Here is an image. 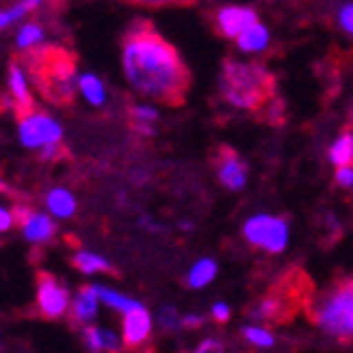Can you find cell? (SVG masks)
Returning a JSON list of instances; mask_svg holds the SVG:
<instances>
[{"label": "cell", "mask_w": 353, "mask_h": 353, "mask_svg": "<svg viewBox=\"0 0 353 353\" xmlns=\"http://www.w3.org/2000/svg\"><path fill=\"white\" fill-rule=\"evenodd\" d=\"M159 109L151 104H136L131 109V119H134V124H156L159 121Z\"/></svg>", "instance_id": "484cf974"}, {"label": "cell", "mask_w": 353, "mask_h": 353, "mask_svg": "<svg viewBox=\"0 0 353 353\" xmlns=\"http://www.w3.org/2000/svg\"><path fill=\"white\" fill-rule=\"evenodd\" d=\"M309 296H312V282L304 272L294 270L254 306L250 316L257 321H287L292 314L299 312L304 301H309Z\"/></svg>", "instance_id": "277c9868"}, {"label": "cell", "mask_w": 353, "mask_h": 353, "mask_svg": "<svg viewBox=\"0 0 353 353\" xmlns=\"http://www.w3.org/2000/svg\"><path fill=\"white\" fill-rule=\"evenodd\" d=\"M79 94L87 104L92 106H104L106 104V84L101 82V77L94 72H82L79 74Z\"/></svg>", "instance_id": "ac0fdd59"}, {"label": "cell", "mask_w": 353, "mask_h": 353, "mask_svg": "<svg viewBox=\"0 0 353 353\" xmlns=\"http://www.w3.org/2000/svg\"><path fill=\"white\" fill-rule=\"evenodd\" d=\"M42 3H45V0H18L15 6L0 10V30H6V28H10V25L20 23V20H25L30 12H35Z\"/></svg>", "instance_id": "7402d4cb"}, {"label": "cell", "mask_w": 353, "mask_h": 353, "mask_svg": "<svg viewBox=\"0 0 353 353\" xmlns=\"http://www.w3.org/2000/svg\"><path fill=\"white\" fill-rule=\"evenodd\" d=\"M99 296H97V289L94 287H84L77 292V296L72 299L70 304V316L74 324H92L97 319V314H99Z\"/></svg>", "instance_id": "4fadbf2b"}, {"label": "cell", "mask_w": 353, "mask_h": 353, "mask_svg": "<svg viewBox=\"0 0 353 353\" xmlns=\"http://www.w3.org/2000/svg\"><path fill=\"white\" fill-rule=\"evenodd\" d=\"M185 329H198V326L203 324V319L198 316V314H188V316H183V321H181Z\"/></svg>", "instance_id": "836d02e7"}, {"label": "cell", "mask_w": 353, "mask_h": 353, "mask_svg": "<svg viewBox=\"0 0 353 353\" xmlns=\"http://www.w3.org/2000/svg\"><path fill=\"white\" fill-rule=\"evenodd\" d=\"M45 208L52 218L57 220H70L77 212V198L72 190L67 188H52L45 195Z\"/></svg>", "instance_id": "9a60e30c"}, {"label": "cell", "mask_w": 353, "mask_h": 353, "mask_svg": "<svg viewBox=\"0 0 353 353\" xmlns=\"http://www.w3.org/2000/svg\"><path fill=\"white\" fill-rule=\"evenodd\" d=\"M210 316L218 321V324H225V321H230V306L225 304V301H215L210 309Z\"/></svg>", "instance_id": "f1b7e54d"}, {"label": "cell", "mask_w": 353, "mask_h": 353, "mask_svg": "<svg viewBox=\"0 0 353 353\" xmlns=\"http://www.w3.org/2000/svg\"><path fill=\"white\" fill-rule=\"evenodd\" d=\"M124 321H121V341L129 348H139L151 339L153 334V316L146 306L139 304L134 306L131 312L121 314Z\"/></svg>", "instance_id": "9c48e42d"}, {"label": "cell", "mask_w": 353, "mask_h": 353, "mask_svg": "<svg viewBox=\"0 0 353 353\" xmlns=\"http://www.w3.org/2000/svg\"><path fill=\"white\" fill-rule=\"evenodd\" d=\"M94 289H97V296H99L101 304H106L109 309H114V312H119V314H126V312H131L134 306L141 304V301H136L134 296L121 294V292H117V289L101 287V284H94Z\"/></svg>", "instance_id": "44dd1931"}, {"label": "cell", "mask_w": 353, "mask_h": 353, "mask_svg": "<svg viewBox=\"0 0 353 353\" xmlns=\"http://www.w3.org/2000/svg\"><path fill=\"white\" fill-rule=\"evenodd\" d=\"M37 153H40L42 161H57L59 156H62V141H59V143H48V146H42Z\"/></svg>", "instance_id": "f546056e"}, {"label": "cell", "mask_w": 353, "mask_h": 353, "mask_svg": "<svg viewBox=\"0 0 353 353\" xmlns=\"http://www.w3.org/2000/svg\"><path fill=\"white\" fill-rule=\"evenodd\" d=\"M121 67L136 94L176 104L188 89V70L173 45L146 23H134L121 48Z\"/></svg>", "instance_id": "6da1fadb"}, {"label": "cell", "mask_w": 353, "mask_h": 353, "mask_svg": "<svg viewBox=\"0 0 353 353\" xmlns=\"http://www.w3.org/2000/svg\"><path fill=\"white\" fill-rule=\"evenodd\" d=\"M336 183H339L341 188H351L353 185V165H339V171H336Z\"/></svg>", "instance_id": "83f0119b"}, {"label": "cell", "mask_w": 353, "mask_h": 353, "mask_svg": "<svg viewBox=\"0 0 353 353\" xmlns=\"http://www.w3.org/2000/svg\"><path fill=\"white\" fill-rule=\"evenodd\" d=\"M139 6H153V8H163V6H176V3H188V0H134Z\"/></svg>", "instance_id": "d6a6232c"}, {"label": "cell", "mask_w": 353, "mask_h": 353, "mask_svg": "<svg viewBox=\"0 0 353 353\" xmlns=\"http://www.w3.org/2000/svg\"><path fill=\"white\" fill-rule=\"evenodd\" d=\"M218 178L228 190H242L248 185V163L232 148H220Z\"/></svg>", "instance_id": "7c38bea8"}, {"label": "cell", "mask_w": 353, "mask_h": 353, "mask_svg": "<svg viewBox=\"0 0 353 353\" xmlns=\"http://www.w3.org/2000/svg\"><path fill=\"white\" fill-rule=\"evenodd\" d=\"M134 129L141 136H153V124H134Z\"/></svg>", "instance_id": "e575fe53"}, {"label": "cell", "mask_w": 353, "mask_h": 353, "mask_svg": "<svg viewBox=\"0 0 353 353\" xmlns=\"http://www.w3.org/2000/svg\"><path fill=\"white\" fill-rule=\"evenodd\" d=\"M35 77L40 79L42 92L52 101L67 104L79 92V74L74 70V62L59 52H50L48 57H40V70L35 67Z\"/></svg>", "instance_id": "5b68a950"}, {"label": "cell", "mask_w": 353, "mask_h": 353, "mask_svg": "<svg viewBox=\"0 0 353 353\" xmlns=\"http://www.w3.org/2000/svg\"><path fill=\"white\" fill-rule=\"evenodd\" d=\"M208 3H218V0H208Z\"/></svg>", "instance_id": "8d00e7d4"}, {"label": "cell", "mask_w": 353, "mask_h": 353, "mask_svg": "<svg viewBox=\"0 0 353 353\" xmlns=\"http://www.w3.org/2000/svg\"><path fill=\"white\" fill-rule=\"evenodd\" d=\"M314 324L339 341H353V277L336 282L312 309Z\"/></svg>", "instance_id": "3957f363"}, {"label": "cell", "mask_w": 353, "mask_h": 353, "mask_svg": "<svg viewBox=\"0 0 353 353\" xmlns=\"http://www.w3.org/2000/svg\"><path fill=\"white\" fill-rule=\"evenodd\" d=\"M20 230H23V237L32 245H45L54 237L57 232V225L50 212H37V210H20Z\"/></svg>", "instance_id": "8fae6325"}, {"label": "cell", "mask_w": 353, "mask_h": 353, "mask_svg": "<svg viewBox=\"0 0 353 353\" xmlns=\"http://www.w3.org/2000/svg\"><path fill=\"white\" fill-rule=\"evenodd\" d=\"M45 42V28L40 23H25L15 35V48L20 52H35Z\"/></svg>", "instance_id": "ffe728a7"}, {"label": "cell", "mask_w": 353, "mask_h": 353, "mask_svg": "<svg viewBox=\"0 0 353 353\" xmlns=\"http://www.w3.org/2000/svg\"><path fill=\"white\" fill-rule=\"evenodd\" d=\"M235 45H237V50L245 54L265 52V50L270 48V30L257 20V23L250 25L245 32H240V35L235 37Z\"/></svg>", "instance_id": "2e32d148"}, {"label": "cell", "mask_w": 353, "mask_h": 353, "mask_svg": "<svg viewBox=\"0 0 353 353\" xmlns=\"http://www.w3.org/2000/svg\"><path fill=\"white\" fill-rule=\"evenodd\" d=\"M242 235L245 240L257 250H265L270 254H279L287 250L289 242V225L284 218L277 215H267V212H257L248 223L242 225Z\"/></svg>", "instance_id": "8992f818"}, {"label": "cell", "mask_w": 353, "mask_h": 353, "mask_svg": "<svg viewBox=\"0 0 353 353\" xmlns=\"http://www.w3.org/2000/svg\"><path fill=\"white\" fill-rule=\"evenodd\" d=\"M190 228H193V225H190L188 220H185V223H181V230H183V232H188Z\"/></svg>", "instance_id": "d590c367"}, {"label": "cell", "mask_w": 353, "mask_h": 353, "mask_svg": "<svg viewBox=\"0 0 353 353\" xmlns=\"http://www.w3.org/2000/svg\"><path fill=\"white\" fill-rule=\"evenodd\" d=\"M35 304L37 312L45 319H59L70 314V289L59 282L52 274H40L37 277V292H35Z\"/></svg>", "instance_id": "ba28073f"}, {"label": "cell", "mask_w": 353, "mask_h": 353, "mask_svg": "<svg viewBox=\"0 0 353 353\" xmlns=\"http://www.w3.org/2000/svg\"><path fill=\"white\" fill-rule=\"evenodd\" d=\"M220 94L235 109H259L274 99V77L262 65L228 59L220 74Z\"/></svg>", "instance_id": "7a4b0ae2"}, {"label": "cell", "mask_w": 353, "mask_h": 353, "mask_svg": "<svg viewBox=\"0 0 353 353\" xmlns=\"http://www.w3.org/2000/svg\"><path fill=\"white\" fill-rule=\"evenodd\" d=\"M242 339H245L250 346H257V348H272L277 343L274 334L262 329V326H245V329H242Z\"/></svg>", "instance_id": "d4e9b609"}, {"label": "cell", "mask_w": 353, "mask_h": 353, "mask_svg": "<svg viewBox=\"0 0 353 353\" xmlns=\"http://www.w3.org/2000/svg\"><path fill=\"white\" fill-rule=\"evenodd\" d=\"M156 321H159V326L163 331H176L178 326H183V319L178 316L176 309H171V306H161L159 314H156Z\"/></svg>", "instance_id": "4316f807"}, {"label": "cell", "mask_w": 353, "mask_h": 353, "mask_svg": "<svg viewBox=\"0 0 353 353\" xmlns=\"http://www.w3.org/2000/svg\"><path fill=\"white\" fill-rule=\"evenodd\" d=\"M259 18L257 12H254V8H245V6H225L215 12V28L228 40H235L240 32H245Z\"/></svg>", "instance_id": "30bf717a"}, {"label": "cell", "mask_w": 353, "mask_h": 353, "mask_svg": "<svg viewBox=\"0 0 353 353\" xmlns=\"http://www.w3.org/2000/svg\"><path fill=\"white\" fill-rule=\"evenodd\" d=\"M329 159L336 165H353V134L351 131H343L336 143L329 148Z\"/></svg>", "instance_id": "cb8c5ba5"}, {"label": "cell", "mask_w": 353, "mask_h": 353, "mask_svg": "<svg viewBox=\"0 0 353 353\" xmlns=\"http://www.w3.org/2000/svg\"><path fill=\"white\" fill-rule=\"evenodd\" d=\"M208 351H223V343L218 339H205L203 343H198V353H208Z\"/></svg>", "instance_id": "1f68e13d"}, {"label": "cell", "mask_w": 353, "mask_h": 353, "mask_svg": "<svg viewBox=\"0 0 353 353\" xmlns=\"http://www.w3.org/2000/svg\"><path fill=\"white\" fill-rule=\"evenodd\" d=\"M12 225H15V212H12L10 208L0 205V235L8 232V230H12Z\"/></svg>", "instance_id": "4dcf8cb0"}, {"label": "cell", "mask_w": 353, "mask_h": 353, "mask_svg": "<svg viewBox=\"0 0 353 353\" xmlns=\"http://www.w3.org/2000/svg\"><path fill=\"white\" fill-rule=\"evenodd\" d=\"M215 277H218V262L210 257H203L188 270L185 282H188V287H193V289H205Z\"/></svg>", "instance_id": "d6986e66"}, {"label": "cell", "mask_w": 353, "mask_h": 353, "mask_svg": "<svg viewBox=\"0 0 353 353\" xmlns=\"http://www.w3.org/2000/svg\"><path fill=\"white\" fill-rule=\"evenodd\" d=\"M82 339L89 351H117V348H121V343H124L121 336H117L114 331L101 329V326H94V324L84 326Z\"/></svg>", "instance_id": "e0dca14e"}, {"label": "cell", "mask_w": 353, "mask_h": 353, "mask_svg": "<svg viewBox=\"0 0 353 353\" xmlns=\"http://www.w3.org/2000/svg\"><path fill=\"white\" fill-rule=\"evenodd\" d=\"M74 267L79 272H84V274H99V272H109L112 270V265H109V259L101 257V254L97 252H89V250H79V252L74 254Z\"/></svg>", "instance_id": "603a6c76"}, {"label": "cell", "mask_w": 353, "mask_h": 353, "mask_svg": "<svg viewBox=\"0 0 353 353\" xmlns=\"http://www.w3.org/2000/svg\"><path fill=\"white\" fill-rule=\"evenodd\" d=\"M65 136V129L57 119L42 112H25L18 121V139L25 148H35L40 151L48 143H59Z\"/></svg>", "instance_id": "52a82bcc"}, {"label": "cell", "mask_w": 353, "mask_h": 353, "mask_svg": "<svg viewBox=\"0 0 353 353\" xmlns=\"http://www.w3.org/2000/svg\"><path fill=\"white\" fill-rule=\"evenodd\" d=\"M8 92H10V99L15 104L20 114L30 112L32 109V94H30V82H28V72L20 65H12L8 72Z\"/></svg>", "instance_id": "5bb4252c"}]
</instances>
